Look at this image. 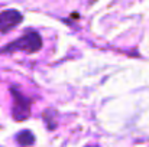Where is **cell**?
<instances>
[{
	"label": "cell",
	"instance_id": "obj_2",
	"mask_svg": "<svg viewBox=\"0 0 149 147\" xmlns=\"http://www.w3.org/2000/svg\"><path fill=\"white\" fill-rule=\"evenodd\" d=\"M12 97H13V108H12V115L16 121H23L31 115V107H32V99L26 95H23L16 87L10 88Z\"/></svg>",
	"mask_w": 149,
	"mask_h": 147
},
{
	"label": "cell",
	"instance_id": "obj_6",
	"mask_svg": "<svg viewBox=\"0 0 149 147\" xmlns=\"http://www.w3.org/2000/svg\"><path fill=\"white\" fill-rule=\"evenodd\" d=\"M87 147H99V146H87Z\"/></svg>",
	"mask_w": 149,
	"mask_h": 147
},
{
	"label": "cell",
	"instance_id": "obj_1",
	"mask_svg": "<svg viewBox=\"0 0 149 147\" xmlns=\"http://www.w3.org/2000/svg\"><path fill=\"white\" fill-rule=\"evenodd\" d=\"M42 48V38L38 32L31 30L26 32L23 36L15 39L13 42H9L3 48H0V53H12V52H28V53H35Z\"/></svg>",
	"mask_w": 149,
	"mask_h": 147
},
{
	"label": "cell",
	"instance_id": "obj_4",
	"mask_svg": "<svg viewBox=\"0 0 149 147\" xmlns=\"http://www.w3.org/2000/svg\"><path fill=\"white\" fill-rule=\"evenodd\" d=\"M33 141H35V137H33V134H32L31 131H28V130L22 131V133L17 136V143H19L20 146H23V147L32 146Z\"/></svg>",
	"mask_w": 149,
	"mask_h": 147
},
{
	"label": "cell",
	"instance_id": "obj_5",
	"mask_svg": "<svg viewBox=\"0 0 149 147\" xmlns=\"http://www.w3.org/2000/svg\"><path fill=\"white\" fill-rule=\"evenodd\" d=\"M96 1H97V0H90V3H96Z\"/></svg>",
	"mask_w": 149,
	"mask_h": 147
},
{
	"label": "cell",
	"instance_id": "obj_3",
	"mask_svg": "<svg viewBox=\"0 0 149 147\" xmlns=\"http://www.w3.org/2000/svg\"><path fill=\"white\" fill-rule=\"evenodd\" d=\"M23 20V16L19 10L7 9L0 13V33H7L9 30L15 29L20 22Z\"/></svg>",
	"mask_w": 149,
	"mask_h": 147
}]
</instances>
